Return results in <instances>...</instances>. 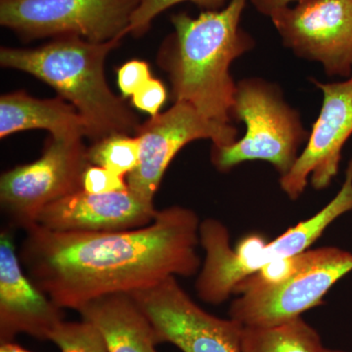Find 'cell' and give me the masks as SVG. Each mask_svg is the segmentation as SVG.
I'll return each instance as SVG.
<instances>
[{
	"label": "cell",
	"instance_id": "6da1fadb",
	"mask_svg": "<svg viewBox=\"0 0 352 352\" xmlns=\"http://www.w3.org/2000/svg\"><path fill=\"white\" fill-rule=\"evenodd\" d=\"M200 224L193 210L178 206L157 210L149 226L117 232H53L34 224L19 258L55 305L78 311L99 296L196 274Z\"/></svg>",
	"mask_w": 352,
	"mask_h": 352
},
{
	"label": "cell",
	"instance_id": "7a4b0ae2",
	"mask_svg": "<svg viewBox=\"0 0 352 352\" xmlns=\"http://www.w3.org/2000/svg\"><path fill=\"white\" fill-rule=\"evenodd\" d=\"M247 2L229 0L223 8L203 11L196 18L185 12L171 16L175 31L157 58L170 78L173 100L191 104L222 124H230L237 87L231 65L256 45L241 28Z\"/></svg>",
	"mask_w": 352,
	"mask_h": 352
},
{
	"label": "cell",
	"instance_id": "3957f363",
	"mask_svg": "<svg viewBox=\"0 0 352 352\" xmlns=\"http://www.w3.org/2000/svg\"><path fill=\"white\" fill-rule=\"evenodd\" d=\"M122 38L91 43L60 36L36 48L1 47L0 65L18 69L54 88L78 111L94 142L115 135H135L138 116L113 94L105 76V60Z\"/></svg>",
	"mask_w": 352,
	"mask_h": 352
},
{
	"label": "cell",
	"instance_id": "277c9868",
	"mask_svg": "<svg viewBox=\"0 0 352 352\" xmlns=\"http://www.w3.org/2000/svg\"><path fill=\"white\" fill-rule=\"evenodd\" d=\"M232 117L244 122L245 133L233 144L212 148V164L223 173L259 160L286 175L300 157V146L309 138L300 113L285 101L280 87L263 78L237 83Z\"/></svg>",
	"mask_w": 352,
	"mask_h": 352
},
{
	"label": "cell",
	"instance_id": "5b68a950",
	"mask_svg": "<svg viewBox=\"0 0 352 352\" xmlns=\"http://www.w3.org/2000/svg\"><path fill=\"white\" fill-rule=\"evenodd\" d=\"M346 214L344 203L333 199L323 210L298 226L292 227L272 242L251 235L230 247L227 231L210 234L205 241L206 261L201 272V284L215 302H223L237 285L266 264L307 251L327 227Z\"/></svg>",
	"mask_w": 352,
	"mask_h": 352
},
{
	"label": "cell",
	"instance_id": "8992f818",
	"mask_svg": "<svg viewBox=\"0 0 352 352\" xmlns=\"http://www.w3.org/2000/svg\"><path fill=\"white\" fill-rule=\"evenodd\" d=\"M141 0H0V25L25 41L76 36L124 38Z\"/></svg>",
	"mask_w": 352,
	"mask_h": 352
},
{
	"label": "cell",
	"instance_id": "52a82bcc",
	"mask_svg": "<svg viewBox=\"0 0 352 352\" xmlns=\"http://www.w3.org/2000/svg\"><path fill=\"white\" fill-rule=\"evenodd\" d=\"M90 164L82 138L51 136L38 160L1 175L2 208L25 230L36 223L46 206L83 190V175Z\"/></svg>",
	"mask_w": 352,
	"mask_h": 352
},
{
	"label": "cell",
	"instance_id": "ba28073f",
	"mask_svg": "<svg viewBox=\"0 0 352 352\" xmlns=\"http://www.w3.org/2000/svg\"><path fill=\"white\" fill-rule=\"evenodd\" d=\"M351 271V252L308 250L302 267L284 283L241 294L231 305L230 318L247 327H272L302 317Z\"/></svg>",
	"mask_w": 352,
	"mask_h": 352
},
{
	"label": "cell",
	"instance_id": "9c48e42d",
	"mask_svg": "<svg viewBox=\"0 0 352 352\" xmlns=\"http://www.w3.org/2000/svg\"><path fill=\"white\" fill-rule=\"evenodd\" d=\"M129 295L147 315L159 344L170 342L183 352H242L244 326L208 314L175 276Z\"/></svg>",
	"mask_w": 352,
	"mask_h": 352
},
{
	"label": "cell",
	"instance_id": "30bf717a",
	"mask_svg": "<svg viewBox=\"0 0 352 352\" xmlns=\"http://www.w3.org/2000/svg\"><path fill=\"white\" fill-rule=\"evenodd\" d=\"M134 136L140 142V159L127 175V185L135 195L154 203L166 168L184 146L208 139L215 147H226L238 140V131L231 124L208 119L191 104L177 101L166 112L139 124Z\"/></svg>",
	"mask_w": 352,
	"mask_h": 352
},
{
	"label": "cell",
	"instance_id": "8fae6325",
	"mask_svg": "<svg viewBox=\"0 0 352 352\" xmlns=\"http://www.w3.org/2000/svg\"><path fill=\"white\" fill-rule=\"evenodd\" d=\"M285 47L329 76L352 75V0H300L270 16Z\"/></svg>",
	"mask_w": 352,
	"mask_h": 352
},
{
	"label": "cell",
	"instance_id": "7c38bea8",
	"mask_svg": "<svg viewBox=\"0 0 352 352\" xmlns=\"http://www.w3.org/2000/svg\"><path fill=\"white\" fill-rule=\"evenodd\" d=\"M314 85L323 94V104L305 150L292 170L280 177V186L296 200L307 188L308 178L314 189L323 190L339 173L342 151L352 135V75L344 82Z\"/></svg>",
	"mask_w": 352,
	"mask_h": 352
},
{
	"label": "cell",
	"instance_id": "4fadbf2b",
	"mask_svg": "<svg viewBox=\"0 0 352 352\" xmlns=\"http://www.w3.org/2000/svg\"><path fill=\"white\" fill-rule=\"evenodd\" d=\"M157 214L153 201L131 190L110 194L82 190L46 206L36 224L53 232H117L149 226Z\"/></svg>",
	"mask_w": 352,
	"mask_h": 352
},
{
	"label": "cell",
	"instance_id": "5bb4252c",
	"mask_svg": "<svg viewBox=\"0 0 352 352\" xmlns=\"http://www.w3.org/2000/svg\"><path fill=\"white\" fill-rule=\"evenodd\" d=\"M58 307L29 277L16 254L12 234L0 235V342H13L18 333L50 340L63 320Z\"/></svg>",
	"mask_w": 352,
	"mask_h": 352
},
{
	"label": "cell",
	"instance_id": "9a60e30c",
	"mask_svg": "<svg viewBox=\"0 0 352 352\" xmlns=\"http://www.w3.org/2000/svg\"><path fill=\"white\" fill-rule=\"evenodd\" d=\"M78 311L101 333L108 352H157L154 327L129 294L99 296Z\"/></svg>",
	"mask_w": 352,
	"mask_h": 352
},
{
	"label": "cell",
	"instance_id": "2e32d148",
	"mask_svg": "<svg viewBox=\"0 0 352 352\" xmlns=\"http://www.w3.org/2000/svg\"><path fill=\"white\" fill-rule=\"evenodd\" d=\"M29 129H45L52 138H87L80 113L61 97L38 99L24 91L0 98V138Z\"/></svg>",
	"mask_w": 352,
	"mask_h": 352
},
{
	"label": "cell",
	"instance_id": "e0dca14e",
	"mask_svg": "<svg viewBox=\"0 0 352 352\" xmlns=\"http://www.w3.org/2000/svg\"><path fill=\"white\" fill-rule=\"evenodd\" d=\"M242 352H324L320 336L302 317L272 327L244 326Z\"/></svg>",
	"mask_w": 352,
	"mask_h": 352
},
{
	"label": "cell",
	"instance_id": "ac0fdd59",
	"mask_svg": "<svg viewBox=\"0 0 352 352\" xmlns=\"http://www.w3.org/2000/svg\"><path fill=\"white\" fill-rule=\"evenodd\" d=\"M89 163L124 176L135 170L140 159V142L136 136L115 134L87 148Z\"/></svg>",
	"mask_w": 352,
	"mask_h": 352
},
{
	"label": "cell",
	"instance_id": "d6986e66",
	"mask_svg": "<svg viewBox=\"0 0 352 352\" xmlns=\"http://www.w3.org/2000/svg\"><path fill=\"white\" fill-rule=\"evenodd\" d=\"M50 340L62 352H108L101 333L85 320L62 321L51 333Z\"/></svg>",
	"mask_w": 352,
	"mask_h": 352
},
{
	"label": "cell",
	"instance_id": "ffe728a7",
	"mask_svg": "<svg viewBox=\"0 0 352 352\" xmlns=\"http://www.w3.org/2000/svg\"><path fill=\"white\" fill-rule=\"evenodd\" d=\"M185 1L192 2L196 6L208 11L223 8L229 0H141L140 4L132 14L126 34H131L134 36H142L148 32L153 21L156 19L160 14L176 4Z\"/></svg>",
	"mask_w": 352,
	"mask_h": 352
},
{
	"label": "cell",
	"instance_id": "44dd1931",
	"mask_svg": "<svg viewBox=\"0 0 352 352\" xmlns=\"http://www.w3.org/2000/svg\"><path fill=\"white\" fill-rule=\"evenodd\" d=\"M124 177L107 168L90 164L83 175L82 188L90 194L129 191V185L124 182Z\"/></svg>",
	"mask_w": 352,
	"mask_h": 352
},
{
	"label": "cell",
	"instance_id": "7402d4cb",
	"mask_svg": "<svg viewBox=\"0 0 352 352\" xmlns=\"http://www.w3.org/2000/svg\"><path fill=\"white\" fill-rule=\"evenodd\" d=\"M151 78L149 65L140 60H131L118 69V85L124 97H132Z\"/></svg>",
	"mask_w": 352,
	"mask_h": 352
},
{
	"label": "cell",
	"instance_id": "603a6c76",
	"mask_svg": "<svg viewBox=\"0 0 352 352\" xmlns=\"http://www.w3.org/2000/svg\"><path fill=\"white\" fill-rule=\"evenodd\" d=\"M166 87L157 78H151L135 94L132 95V105L138 110L149 113L151 117L159 115L160 109L166 100Z\"/></svg>",
	"mask_w": 352,
	"mask_h": 352
},
{
	"label": "cell",
	"instance_id": "cb8c5ba5",
	"mask_svg": "<svg viewBox=\"0 0 352 352\" xmlns=\"http://www.w3.org/2000/svg\"><path fill=\"white\" fill-rule=\"evenodd\" d=\"M300 0H251L254 9L261 15L270 16L280 9L296 3Z\"/></svg>",
	"mask_w": 352,
	"mask_h": 352
},
{
	"label": "cell",
	"instance_id": "d4e9b609",
	"mask_svg": "<svg viewBox=\"0 0 352 352\" xmlns=\"http://www.w3.org/2000/svg\"><path fill=\"white\" fill-rule=\"evenodd\" d=\"M0 352H32L25 349L24 347L15 344V342H3L0 346Z\"/></svg>",
	"mask_w": 352,
	"mask_h": 352
},
{
	"label": "cell",
	"instance_id": "484cf974",
	"mask_svg": "<svg viewBox=\"0 0 352 352\" xmlns=\"http://www.w3.org/2000/svg\"><path fill=\"white\" fill-rule=\"evenodd\" d=\"M324 352H344V351H336V349H325V351Z\"/></svg>",
	"mask_w": 352,
	"mask_h": 352
}]
</instances>
